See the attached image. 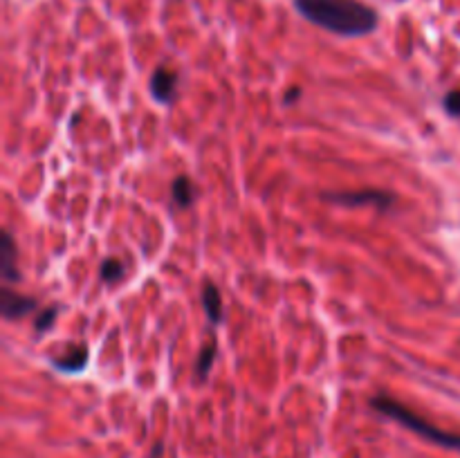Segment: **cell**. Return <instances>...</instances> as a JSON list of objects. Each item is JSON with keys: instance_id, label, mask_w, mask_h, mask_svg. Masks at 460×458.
Returning <instances> with one entry per match:
<instances>
[{"instance_id": "9c48e42d", "label": "cell", "mask_w": 460, "mask_h": 458, "mask_svg": "<svg viewBox=\"0 0 460 458\" xmlns=\"http://www.w3.org/2000/svg\"><path fill=\"white\" fill-rule=\"evenodd\" d=\"M171 196L173 203L180 207V209H187V207L194 205L196 200V187L187 176H178L171 185Z\"/></svg>"}, {"instance_id": "7c38bea8", "label": "cell", "mask_w": 460, "mask_h": 458, "mask_svg": "<svg viewBox=\"0 0 460 458\" xmlns=\"http://www.w3.org/2000/svg\"><path fill=\"white\" fill-rule=\"evenodd\" d=\"M56 314H58V306H49V308H45V310H41L38 314H36V319H34V330L38 332H47L49 328L54 326V319H56Z\"/></svg>"}, {"instance_id": "5b68a950", "label": "cell", "mask_w": 460, "mask_h": 458, "mask_svg": "<svg viewBox=\"0 0 460 458\" xmlns=\"http://www.w3.org/2000/svg\"><path fill=\"white\" fill-rule=\"evenodd\" d=\"M16 249L14 236L10 229L3 231V245H0V279H3V286H12V283L21 281L19 265H16Z\"/></svg>"}, {"instance_id": "6da1fadb", "label": "cell", "mask_w": 460, "mask_h": 458, "mask_svg": "<svg viewBox=\"0 0 460 458\" xmlns=\"http://www.w3.org/2000/svg\"><path fill=\"white\" fill-rule=\"evenodd\" d=\"M295 7L306 21L339 36L371 34L380 21L362 0H295Z\"/></svg>"}, {"instance_id": "7a4b0ae2", "label": "cell", "mask_w": 460, "mask_h": 458, "mask_svg": "<svg viewBox=\"0 0 460 458\" xmlns=\"http://www.w3.org/2000/svg\"><path fill=\"white\" fill-rule=\"evenodd\" d=\"M371 407L375 411H380L384 415H389V418L398 420L400 424H404L406 429L415 431L417 436L431 440V443L449 447V449H460V436L458 434H449V431L438 429L436 424L426 422L424 418H420V415L413 413L411 409H406L404 404H400L398 400H393L389 396H378V398L371 400Z\"/></svg>"}, {"instance_id": "5bb4252c", "label": "cell", "mask_w": 460, "mask_h": 458, "mask_svg": "<svg viewBox=\"0 0 460 458\" xmlns=\"http://www.w3.org/2000/svg\"><path fill=\"white\" fill-rule=\"evenodd\" d=\"M301 97V88H290L286 95H283V102H286L288 106H292L297 102V99Z\"/></svg>"}, {"instance_id": "8fae6325", "label": "cell", "mask_w": 460, "mask_h": 458, "mask_svg": "<svg viewBox=\"0 0 460 458\" xmlns=\"http://www.w3.org/2000/svg\"><path fill=\"white\" fill-rule=\"evenodd\" d=\"M99 274H102L104 283H117L124 279L126 268H124V263L119 259H104L102 268H99Z\"/></svg>"}, {"instance_id": "52a82bcc", "label": "cell", "mask_w": 460, "mask_h": 458, "mask_svg": "<svg viewBox=\"0 0 460 458\" xmlns=\"http://www.w3.org/2000/svg\"><path fill=\"white\" fill-rule=\"evenodd\" d=\"M86 364H88V348L83 344H74L72 348H68L65 355L52 360V366L61 373H79L86 369Z\"/></svg>"}, {"instance_id": "4fadbf2b", "label": "cell", "mask_w": 460, "mask_h": 458, "mask_svg": "<svg viewBox=\"0 0 460 458\" xmlns=\"http://www.w3.org/2000/svg\"><path fill=\"white\" fill-rule=\"evenodd\" d=\"M442 106L451 117H460V90H449V93L442 97Z\"/></svg>"}, {"instance_id": "277c9868", "label": "cell", "mask_w": 460, "mask_h": 458, "mask_svg": "<svg viewBox=\"0 0 460 458\" xmlns=\"http://www.w3.org/2000/svg\"><path fill=\"white\" fill-rule=\"evenodd\" d=\"M38 308V301L34 297L14 293L12 286H3V293H0V312L7 321L12 319H21L25 314L34 312Z\"/></svg>"}, {"instance_id": "3957f363", "label": "cell", "mask_w": 460, "mask_h": 458, "mask_svg": "<svg viewBox=\"0 0 460 458\" xmlns=\"http://www.w3.org/2000/svg\"><path fill=\"white\" fill-rule=\"evenodd\" d=\"M323 200L346 207H362V205H375L380 211H387L395 203V196L384 189H357V191H323Z\"/></svg>"}, {"instance_id": "30bf717a", "label": "cell", "mask_w": 460, "mask_h": 458, "mask_svg": "<svg viewBox=\"0 0 460 458\" xmlns=\"http://www.w3.org/2000/svg\"><path fill=\"white\" fill-rule=\"evenodd\" d=\"M216 351H218V344H216V339L207 341V344L200 348V355H198V362H196V378L200 382L207 380L209 371H211V366L216 362Z\"/></svg>"}, {"instance_id": "8992f818", "label": "cell", "mask_w": 460, "mask_h": 458, "mask_svg": "<svg viewBox=\"0 0 460 458\" xmlns=\"http://www.w3.org/2000/svg\"><path fill=\"white\" fill-rule=\"evenodd\" d=\"M175 90H178V74L166 68V65L155 68L153 77H150V95L155 97V102L166 106L173 104Z\"/></svg>"}, {"instance_id": "ba28073f", "label": "cell", "mask_w": 460, "mask_h": 458, "mask_svg": "<svg viewBox=\"0 0 460 458\" xmlns=\"http://www.w3.org/2000/svg\"><path fill=\"white\" fill-rule=\"evenodd\" d=\"M203 306L207 317L211 319V323H220L225 317V308H222V295L216 283H205L203 286Z\"/></svg>"}]
</instances>
